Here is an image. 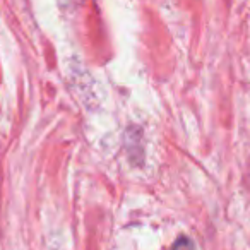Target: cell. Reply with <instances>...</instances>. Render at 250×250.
Listing matches in <instances>:
<instances>
[{
    "mask_svg": "<svg viewBox=\"0 0 250 250\" xmlns=\"http://www.w3.org/2000/svg\"><path fill=\"white\" fill-rule=\"evenodd\" d=\"M178 247H194V243H192L190 240L182 238L180 242H175V243H173V249H178Z\"/></svg>",
    "mask_w": 250,
    "mask_h": 250,
    "instance_id": "6da1fadb",
    "label": "cell"
}]
</instances>
